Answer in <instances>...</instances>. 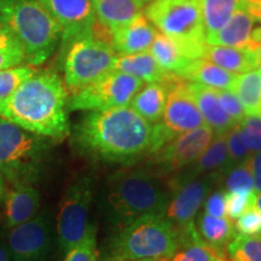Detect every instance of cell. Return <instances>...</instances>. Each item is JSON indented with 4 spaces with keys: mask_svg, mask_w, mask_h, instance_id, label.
<instances>
[{
    "mask_svg": "<svg viewBox=\"0 0 261 261\" xmlns=\"http://www.w3.org/2000/svg\"><path fill=\"white\" fill-rule=\"evenodd\" d=\"M0 261H12L8 246L3 243H0Z\"/></svg>",
    "mask_w": 261,
    "mask_h": 261,
    "instance_id": "f6af8a7d",
    "label": "cell"
},
{
    "mask_svg": "<svg viewBox=\"0 0 261 261\" xmlns=\"http://www.w3.org/2000/svg\"><path fill=\"white\" fill-rule=\"evenodd\" d=\"M46 151V137L0 116V173L14 187L32 185L38 180Z\"/></svg>",
    "mask_w": 261,
    "mask_h": 261,
    "instance_id": "8992f818",
    "label": "cell"
},
{
    "mask_svg": "<svg viewBox=\"0 0 261 261\" xmlns=\"http://www.w3.org/2000/svg\"><path fill=\"white\" fill-rule=\"evenodd\" d=\"M254 205L261 212V192H257L256 197H255V202H254Z\"/></svg>",
    "mask_w": 261,
    "mask_h": 261,
    "instance_id": "bcb514c9",
    "label": "cell"
},
{
    "mask_svg": "<svg viewBox=\"0 0 261 261\" xmlns=\"http://www.w3.org/2000/svg\"><path fill=\"white\" fill-rule=\"evenodd\" d=\"M225 137H226L227 152L231 168L234 167V166L242 165V163H247L253 154L244 145L243 140L240 136V132H238L237 125L228 130Z\"/></svg>",
    "mask_w": 261,
    "mask_h": 261,
    "instance_id": "e575fe53",
    "label": "cell"
},
{
    "mask_svg": "<svg viewBox=\"0 0 261 261\" xmlns=\"http://www.w3.org/2000/svg\"><path fill=\"white\" fill-rule=\"evenodd\" d=\"M171 259H144V260H130V261H169Z\"/></svg>",
    "mask_w": 261,
    "mask_h": 261,
    "instance_id": "681fc988",
    "label": "cell"
},
{
    "mask_svg": "<svg viewBox=\"0 0 261 261\" xmlns=\"http://www.w3.org/2000/svg\"><path fill=\"white\" fill-rule=\"evenodd\" d=\"M256 192L243 194V192H226V217L234 221L243 212L254 205Z\"/></svg>",
    "mask_w": 261,
    "mask_h": 261,
    "instance_id": "8d00e7d4",
    "label": "cell"
},
{
    "mask_svg": "<svg viewBox=\"0 0 261 261\" xmlns=\"http://www.w3.org/2000/svg\"><path fill=\"white\" fill-rule=\"evenodd\" d=\"M167 102V89L162 83H150L143 86L130 102V108L150 123L162 119Z\"/></svg>",
    "mask_w": 261,
    "mask_h": 261,
    "instance_id": "484cf974",
    "label": "cell"
},
{
    "mask_svg": "<svg viewBox=\"0 0 261 261\" xmlns=\"http://www.w3.org/2000/svg\"><path fill=\"white\" fill-rule=\"evenodd\" d=\"M114 70L122 71L138 77L144 83H163L169 75L160 65L150 52H140L135 55H117Z\"/></svg>",
    "mask_w": 261,
    "mask_h": 261,
    "instance_id": "603a6c76",
    "label": "cell"
},
{
    "mask_svg": "<svg viewBox=\"0 0 261 261\" xmlns=\"http://www.w3.org/2000/svg\"><path fill=\"white\" fill-rule=\"evenodd\" d=\"M0 50H22L12 32L3 24H0Z\"/></svg>",
    "mask_w": 261,
    "mask_h": 261,
    "instance_id": "7bdbcfd3",
    "label": "cell"
},
{
    "mask_svg": "<svg viewBox=\"0 0 261 261\" xmlns=\"http://www.w3.org/2000/svg\"><path fill=\"white\" fill-rule=\"evenodd\" d=\"M238 132L242 138L244 145L252 154L261 152V130L253 128V127L238 122Z\"/></svg>",
    "mask_w": 261,
    "mask_h": 261,
    "instance_id": "ab89813d",
    "label": "cell"
},
{
    "mask_svg": "<svg viewBox=\"0 0 261 261\" xmlns=\"http://www.w3.org/2000/svg\"><path fill=\"white\" fill-rule=\"evenodd\" d=\"M54 16L62 31L61 48L75 39L90 37L96 21L92 0H40Z\"/></svg>",
    "mask_w": 261,
    "mask_h": 261,
    "instance_id": "9a60e30c",
    "label": "cell"
},
{
    "mask_svg": "<svg viewBox=\"0 0 261 261\" xmlns=\"http://www.w3.org/2000/svg\"><path fill=\"white\" fill-rule=\"evenodd\" d=\"M215 91H217L220 106L224 109V112L226 113L236 123L242 121L243 117L246 116V112H244V108L242 106V103H241V100L238 99L237 94L234 93L232 90Z\"/></svg>",
    "mask_w": 261,
    "mask_h": 261,
    "instance_id": "74e56055",
    "label": "cell"
},
{
    "mask_svg": "<svg viewBox=\"0 0 261 261\" xmlns=\"http://www.w3.org/2000/svg\"><path fill=\"white\" fill-rule=\"evenodd\" d=\"M8 249L12 261H47L55 247V233L48 212L10 228Z\"/></svg>",
    "mask_w": 261,
    "mask_h": 261,
    "instance_id": "8fae6325",
    "label": "cell"
},
{
    "mask_svg": "<svg viewBox=\"0 0 261 261\" xmlns=\"http://www.w3.org/2000/svg\"><path fill=\"white\" fill-rule=\"evenodd\" d=\"M232 91L237 94L246 115H261V75L250 70L238 74Z\"/></svg>",
    "mask_w": 261,
    "mask_h": 261,
    "instance_id": "f546056e",
    "label": "cell"
},
{
    "mask_svg": "<svg viewBox=\"0 0 261 261\" xmlns=\"http://www.w3.org/2000/svg\"><path fill=\"white\" fill-rule=\"evenodd\" d=\"M167 89V102L163 112V123L175 133L188 132L207 125L188 91V80L169 73L162 83Z\"/></svg>",
    "mask_w": 261,
    "mask_h": 261,
    "instance_id": "5bb4252c",
    "label": "cell"
},
{
    "mask_svg": "<svg viewBox=\"0 0 261 261\" xmlns=\"http://www.w3.org/2000/svg\"><path fill=\"white\" fill-rule=\"evenodd\" d=\"M0 24L12 32L32 67L45 63L61 41L60 24L40 0H0Z\"/></svg>",
    "mask_w": 261,
    "mask_h": 261,
    "instance_id": "277c9868",
    "label": "cell"
},
{
    "mask_svg": "<svg viewBox=\"0 0 261 261\" xmlns=\"http://www.w3.org/2000/svg\"><path fill=\"white\" fill-rule=\"evenodd\" d=\"M203 58L234 74L255 70L260 63V60L253 50L247 47L220 46V45L207 44Z\"/></svg>",
    "mask_w": 261,
    "mask_h": 261,
    "instance_id": "7402d4cb",
    "label": "cell"
},
{
    "mask_svg": "<svg viewBox=\"0 0 261 261\" xmlns=\"http://www.w3.org/2000/svg\"><path fill=\"white\" fill-rule=\"evenodd\" d=\"M207 42L185 41L158 33L150 46V54L165 70L182 77L195 61L203 58Z\"/></svg>",
    "mask_w": 261,
    "mask_h": 261,
    "instance_id": "2e32d148",
    "label": "cell"
},
{
    "mask_svg": "<svg viewBox=\"0 0 261 261\" xmlns=\"http://www.w3.org/2000/svg\"><path fill=\"white\" fill-rule=\"evenodd\" d=\"M154 123L129 107L91 112L74 126L73 142L80 152L108 163L133 166L152 149Z\"/></svg>",
    "mask_w": 261,
    "mask_h": 261,
    "instance_id": "6da1fadb",
    "label": "cell"
},
{
    "mask_svg": "<svg viewBox=\"0 0 261 261\" xmlns=\"http://www.w3.org/2000/svg\"><path fill=\"white\" fill-rule=\"evenodd\" d=\"M169 200L171 196L151 169L125 167L108 178L107 211L116 230L140 218L166 214Z\"/></svg>",
    "mask_w": 261,
    "mask_h": 261,
    "instance_id": "3957f363",
    "label": "cell"
},
{
    "mask_svg": "<svg viewBox=\"0 0 261 261\" xmlns=\"http://www.w3.org/2000/svg\"><path fill=\"white\" fill-rule=\"evenodd\" d=\"M196 230L202 240L221 256L227 255L226 249L228 243L237 233L234 223L227 217H212L204 212L198 215Z\"/></svg>",
    "mask_w": 261,
    "mask_h": 261,
    "instance_id": "d4e9b609",
    "label": "cell"
},
{
    "mask_svg": "<svg viewBox=\"0 0 261 261\" xmlns=\"http://www.w3.org/2000/svg\"><path fill=\"white\" fill-rule=\"evenodd\" d=\"M25 62L22 50H0V70L17 67Z\"/></svg>",
    "mask_w": 261,
    "mask_h": 261,
    "instance_id": "60d3db41",
    "label": "cell"
},
{
    "mask_svg": "<svg viewBox=\"0 0 261 261\" xmlns=\"http://www.w3.org/2000/svg\"><path fill=\"white\" fill-rule=\"evenodd\" d=\"M40 192L32 185H15L5 198V225L14 228L33 219L40 210Z\"/></svg>",
    "mask_w": 261,
    "mask_h": 261,
    "instance_id": "ffe728a7",
    "label": "cell"
},
{
    "mask_svg": "<svg viewBox=\"0 0 261 261\" xmlns=\"http://www.w3.org/2000/svg\"><path fill=\"white\" fill-rule=\"evenodd\" d=\"M140 2H142V3H143V5L145 6V5H148L150 2H152V0H140Z\"/></svg>",
    "mask_w": 261,
    "mask_h": 261,
    "instance_id": "f5cc1de1",
    "label": "cell"
},
{
    "mask_svg": "<svg viewBox=\"0 0 261 261\" xmlns=\"http://www.w3.org/2000/svg\"><path fill=\"white\" fill-rule=\"evenodd\" d=\"M31 65H17L0 70V103L9 98L28 76L34 73Z\"/></svg>",
    "mask_w": 261,
    "mask_h": 261,
    "instance_id": "d6a6232c",
    "label": "cell"
},
{
    "mask_svg": "<svg viewBox=\"0 0 261 261\" xmlns=\"http://www.w3.org/2000/svg\"><path fill=\"white\" fill-rule=\"evenodd\" d=\"M64 261H98L96 226L90 225L83 240L65 254Z\"/></svg>",
    "mask_w": 261,
    "mask_h": 261,
    "instance_id": "836d02e7",
    "label": "cell"
},
{
    "mask_svg": "<svg viewBox=\"0 0 261 261\" xmlns=\"http://www.w3.org/2000/svg\"><path fill=\"white\" fill-rule=\"evenodd\" d=\"M238 74L231 73L219 65L201 58L195 61L182 75V79L194 81L214 90H232Z\"/></svg>",
    "mask_w": 261,
    "mask_h": 261,
    "instance_id": "4316f807",
    "label": "cell"
},
{
    "mask_svg": "<svg viewBox=\"0 0 261 261\" xmlns=\"http://www.w3.org/2000/svg\"><path fill=\"white\" fill-rule=\"evenodd\" d=\"M203 212L212 217H226V191L224 189L211 191L203 202Z\"/></svg>",
    "mask_w": 261,
    "mask_h": 261,
    "instance_id": "f35d334b",
    "label": "cell"
},
{
    "mask_svg": "<svg viewBox=\"0 0 261 261\" xmlns=\"http://www.w3.org/2000/svg\"><path fill=\"white\" fill-rule=\"evenodd\" d=\"M249 171L252 173L254 189H255L256 194L261 192V152H256L250 156V159L247 162Z\"/></svg>",
    "mask_w": 261,
    "mask_h": 261,
    "instance_id": "b9f144b4",
    "label": "cell"
},
{
    "mask_svg": "<svg viewBox=\"0 0 261 261\" xmlns=\"http://www.w3.org/2000/svg\"><path fill=\"white\" fill-rule=\"evenodd\" d=\"M144 15L163 34L205 42L200 0H152L145 5Z\"/></svg>",
    "mask_w": 261,
    "mask_h": 261,
    "instance_id": "9c48e42d",
    "label": "cell"
},
{
    "mask_svg": "<svg viewBox=\"0 0 261 261\" xmlns=\"http://www.w3.org/2000/svg\"><path fill=\"white\" fill-rule=\"evenodd\" d=\"M179 233L178 247L169 261H217L221 257L202 240L196 230V225L179 231Z\"/></svg>",
    "mask_w": 261,
    "mask_h": 261,
    "instance_id": "83f0119b",
    "label": "cell"
},
{
    "mask_svg": "<svg viewBox=\"0 0 261 261\" xmlns=\"http://www.w3.org/2000/svg\"><path fill=\"white\" fill-rule=\"evenodd\" d=\"M3 194H4V184H3V177L2 173H0V198H2Z\"/></svg>",
    "mask_w": 261,
    "mask_h": 261,
    "instance_id": "c3c4849f",
    "label": "cell"
},
{
    "mask_svg": "<svg viewBox=\"0 0 261 261\" xmlns=\"http://www.w3.org/2000/svg\"><path fill=\"white\" fill-rule=\"evenodd\" d=\"M158 34L155 25L139 14L128 24L114 32V50L117 55H135L148 51Z\"/></svg>",
    "mask_w": 261,
    "mask_h": 261,
    "instance_id": "ac0fdd59",
    "label": "cell"
},
{
    "mask_svg": "<svg viewBox=\"0 0 261 261\" xmlns=\"http://www.w3.org/2000/svg\"><path fill=\"white\" fill-rule=\"evenodd\" d=\"M97 19L114 32L130 23L144 5L140 0H92Z\"/></svg>",
    "mask_w": 261,
    "mask_h": 261,
    "instance_id": "cb8c5ba5",
    "label": "cell"
},
{
    "mask_svg": "<svg viewBox=\"0 0 261 261\" xmlns=\"http://www.w3.org/2000/svg\"><path fill=\"white\" fill-rule=\"evenodd\" d=\"M233 223L238 233L246 236H261V212L255 205L243 212Z\"/></svg>",
    "mask_w": 261,
    "mask_h": 261,
    "instance_id": "d590c367",
    "label": "cell"
},
{
    "mask_svg": "<svg viewBox=\"0 0 261 261\" xmlns=\"http://www.w3.org/2000/svg\"><path fill=\"white\" fill-rule=\"evenodd\" d=\"M68 98L56 71L34 70L0 103V116L35 135L63 139L69 135Z\"/></svg>",
    "mask_w": 261,
    "mask_h": 261,
    "instance_id": "7a4b0ae2",
    "label": "cell"
},
{
    "mask_svg": "<svg viewBox=\"0 0 261 261\" xmlns=\"http://www.w3.org/2000/svg\"><path fill=\"white\" fill-rule=\"evenodd\" d=\"M243 3L246 4V6L259 5V4H261V0H243Z\"/></svg>",
    "mask_w": 261,
    "mask_h": 261,
    "instance_id": "7dc6e473",
    "label": "cell"
},
{
    "mask_svg": "<svg viewBox=\"0 0 261 261\" xmlns=\"http://www.w3.org/2000/svg\"><path fill=\"white\" fill-rule=\"evenodd\" d=\"M93 191V179L87 175L76 179L65 191L56 227L57 244L63 254L73 249L89 230V212Z\"/></svg>",
    "mask_w": 261,
    "mask_h": 261,
    "instance_id": "30bf717a",
    "label": "cell"
},
{
    "mask_svg": "<svg viewBox=\"0 0 261 261\" xmlns=\"http://www.w3.org/2000/svg\"><path fill=\"white\" fill-rule=\"evenodd\" d=\"M223 177V173H211L173 189L165 215L178 231L195 225V218L205 197Z\"/></svg>",
    "mask_w": 261,
    "mask_h": 261,
    "instance_id": "4fadbf2b",
    "label": "cell"
},
{
    "mask_svg": "<svg viewBox=\"0 0 261 261\" xmlns=\"http://www.w3.org/2000/svg\"><path fill=\"white\" fill-rule=\"evenodd\" d=\"M179 236L178 228L165 214L140 218L117 228L104 261L171 259Z\"/></svg>",
    "mask_w": 261,
    "mask_h": 261,
    "instance_id": "5b68a950",
    "label": "cell"
},
{
    "mask_svg": "<svg viewBox=\"0 0 261 261\" xmlns=\"http://www.w3.org/2000/svg\"><path fill=\"white\" fill-rule=\"evenodd\" d=\"M224 190L226 192H243V194H253L256 192L254 189L252 173L247 163L234 166L225 173Z\"/></svg>",
    "mask_w": 261,
    "mask_h": 261,
    "instance_id": "1f68e13d",
    "label": "cell"
},
{
    "mask_svg": "<svg viewBox=\"0 0 261 261\" xmlns=\"http://www.w3.org/2000/svg\"><path fill=\"white\" fill-rule=\"evenodd\" d=\"M144 81L119 70H112L86 87L71 93L68 110L100 112L113 108L127 107Z\"/></svg>",
    "mask_w": 261,
    "mask_h": 261,
    "instance_id": "ba28073f",
    "label": "cell"
},
{
    "mask_svg": "<svg viewBox=\"0 0 261 261\" xmlns=\"http://www.w3.org/2000/svg\"><path fill=\"white\" fill-rule=\"evenodd\" d=\"M188 91L203 116L205 123L215 135H226L237 123L224 112L217 91L198 83L188 80Z\"/></svg>",
    "mask_w": 261,
    "mask_h": 261,
    "instance_id": "d6986e66",
    "label": "cell"
},
{
    "mask_svg": "<svg viewBox=\"0 0 261 261\" xmlns=\"http://www.w3.org/2000/svg\"><path fill=\"white\" fill-rule=\"evenodd\" d=\"M254 52H255V54H256V56H257V58H259L260 62H261V45H260L259 47H256L255 50H254Z\"/></svg>",
    "mask_w": 261,
    "mask_h": 261,
    "instance_id": "f907efd6",
    "label": "cell"
},
{
    "mask_svg": "<svg viewBox=\"0 0 261 261\" xmlns=\"http://www.w3.org/2000/svg\"><path fill=\"white\" fill-rule=\"evenodd\" d=\"M205 37L223 27L238 8L246 5L243 0H200Z\"/></svg>",
    "mask_w": 261,
    "mask_h": 261,
    "instance_id": "f1b7e54d",
    "label": "cell"
},
{
    "mask_svg": "<svg viewBox=\"0 0 261 261\" xmlns=\"http://www.w3.org/2000/svg\"><path fill=\"white\" fill-rule=\"evenodd\" d=\"M214 132L208 125L179 133L171 142L149 155L155 173L163 175L174 174L194 162L204 151L213 139Z\"/></svg>",
    "mask_w": 261,
    "mask_h": 261,
    "instance_id": "7c38bea8",
    "label": "cell"
},
{
    "mask_svg": "<svg viewBox=\"0 0 261 261\" xmlns=\"http://www.w3.org/2000/svg\"><path fill=\"white\" fill-rule=\"evenodd\" d=\"M230 169L231 165L227 152L226 137L225 135H217V138L212 139L210 145L194 162L173 174L169 180V188L173 190L192 179L215 172L223 173L225 175V173Z\"/></svg>",
    "mask_w": 261,
    "mask_h": 261,
    "instance_id": "e0dca14e",
    "label": "cell"
},
{
    "mask_svg": "<svg viewBox=\"0 0 261 261\" xmlns=\"http://www.w3.org/2000/svg\"><path fill=\"white\" fill-rule=\"evenodd\" d=\"M64 85L71 93L76 92L104 74L114 70L117 57L115 50L90 37L75 39L62 50Z\"/></svg>",
    "mask_w": 261,
    "mask_h": 261,
    "instance_id": "52a82bcc",
    "label": "cell"
},
{
    "mask_svg": "<svg viewBox=\"0 0 261 261\" xmlns=\"http://www.w3.org/2000/svg\"><path fill=\"white\" fill-rule=\"evenodd\" d=\"M254 18L248 12L246 5L238 8L230 19L213 34L205 37L208 45H220V46L247 47L250 33L254 28Z\"/></svg>",
    "mask_w": 261,
    "mask_h": 261,
    "instance_id": "44dd1931",
    "label": "cell"
},
{
    "mask_svg": "<svg viewBox=\"0 0 261 261\" xmlns=\"http://www.w3.org/2000/svg\"><path fill=\"white\" fill-rule=\"evenodd\" d=\"M248 12L252 15V17L254 18V21L259 22L260 27H261V4L259 5H250V6H246Z\"/></svg>",
    "mask_w": 261,
    "mask_h": 261,
    "instance_id": "ee69618b",
    "label": "cell"
},
{
    "mask_svg": "<svg viewBox=\"0 0 261 261\" xmlns=\"http://www.w3.org/2000/svg\"><path fill=\"white\" fill-rule=\"evenodd\" d=\"M257 71H259V74L261 75V62L259 63V65H257Z\"/></svg>",
    "mask_w": 261,
    "mask_h": 261,
    "instance_id": "db71d44e",
    "label": "cell"
},
{
    "mask_svg": "<svg viewBox=\"0 0 261 261\" xmlns=\"http://www.w3.org/2000/svg\"><path fill=\"white\" fill-rule=\"evenodd\" d=\"M217 261H233V260L230 259V257H228V256L226 255V256H221V257H219V259H218Z\"/></svg>",
    "mask_w": 261,
    "mask_h": 261,
    "instance_id": "816d5d0a",
    "label": "cell"
},
{
    "mask_svg": "<svg viewBox=\"0 0 261 261\" xmlns=\"http://www.w3.org/2000/svg\"><path fill=\"white\" fill-rule=\"evenodd\" d=\"M227 256L233 261H261V236L236 233L228 243Z\"/></svg>",
    "mask_w": 261,
    "mask_h": 261,
    "instance_id": "4dcf8cb0",
    "label": "cell"
}]
</instances>
